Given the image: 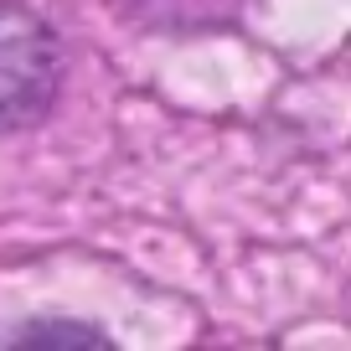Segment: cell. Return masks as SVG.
Returning <instances> with one entry per match:
<instances>
[{
  "mask_svg": "<svg viewBox=\"0 0 351 351\" xmlns=\"http://www.w3.org/2000/svg\"><path fill=\"white\" fill-rule=\"evenodd\" d=\"M57 93V42L26 5L0 0V134L32 124Z\"/></svg>",
  "mask_w": 351,
  "mask_h": 351,
  "instance_id": "6da1fadb",
  "label": "cell"
}]
</instances>
